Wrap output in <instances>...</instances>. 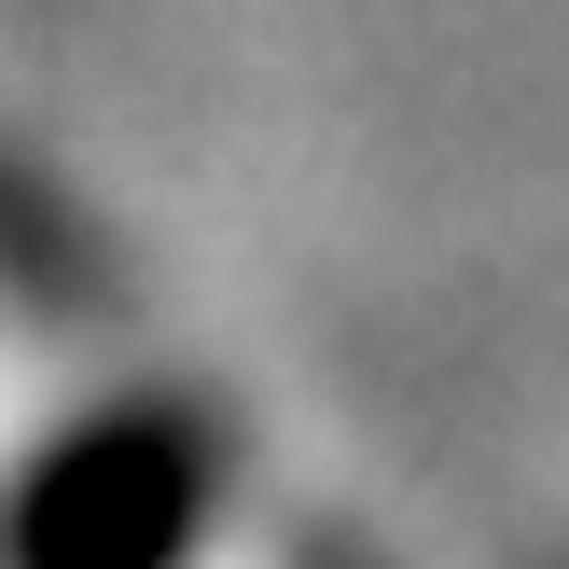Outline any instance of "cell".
Here are the masks:
<instances>
[{
  "mask_svg": "<svg viewBox=\"0 0 569 569\" xmlns=\"http://www.w3.org/2000/svg\"><path fill=\"white\" fill-rule=\"evenodd\" d=\"M222 459L181 403H83L0 487V569H194Z\"/></svg>",
  "mask_w": 569,
  "mask_h": 569,
  "instance_id": "1",
  "label": "cell"
}]
</instances>
